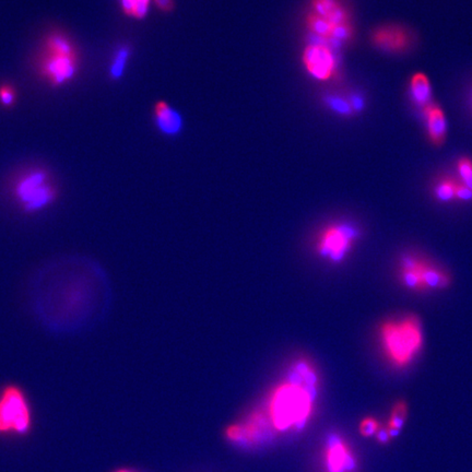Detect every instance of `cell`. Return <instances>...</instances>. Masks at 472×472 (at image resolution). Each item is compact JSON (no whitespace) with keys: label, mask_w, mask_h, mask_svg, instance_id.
Segmentation results:
<instances>
[{"label":"cell","mask_w":472,"mask_h":472,"mask_svg":"<svg viewBox=\"0 0 472 472\" xmlns=\"http://www.w3.org/2000/svg\"><path fill=\"white\" fill-rule=\"evenodd\" d=\"M319 387V375L313 364L299 360L287 376L272 390L268 417L277 431L299 430L313 414Z\"/></svg>","instance_id":"cell-1"},{"label":"cell","mask_w":472,"mask_h":472,"mask_svg":"<svg viewBox=\"0 0 472 472\" xmlns=\"http://www.w3.org/2000/svg\"><path fill=\"white\" fill-rule=\"evenodd\" d=\"M37 74L52 87L68 85L80 69V54L69 35L61 31L48 33L36 56Z\"/></svg>","instance_id":"cell-2"},{"label":"cell","mask_w":472,"mask_h":472,"mask_svg":"<svg viewBox=\"0 0 472 472\" xmlns=\"http://www.w3.org/2000/svg\"><path fill=\"white\" fill-rule=\"evenodd\" d=\"M380 339L386 356L394 365H409L423 343L420 319L410 315L401 321H386L380 327Z\"/></svg>","instance_id":"cell-3"},{"label":"cell","mask_w":472,"mask_h":472,"mask_svg":"<svg viewBox=\"0 0 472 472\" xmlns=\"http://www.w3.org/2000/svg\"><path fill=\"white\" fill-rule=\"evenodd\" d=\"M12 195L27 211L43 209L56 200L57 189L51 174L44 167L21 171L12 182Z\"/></svg>","instance_id":"cell-4"},{"label":"cell","mask_w":472,"mask_h":472,"mask_svg":"<svg viewBox=\"0 0 472 472\" xmlns=\"http://www.w3.org/2000/svg\"><path fill=\"white\" fill-rule=\"evenodd\" d=\"M360 237V231L345 223L332 224L324 228L316 241V250L321 256L334 263L345 259L354 242Z\"/></svg>","instance_id":"cell-5"},{"label":"cell","mask_w":472,"mask_h":472,"mask_svg":"<svg viewBox=\"0 0 472 472\" xmlns=\"http://www.w3.org/2000/svg\"><path fill=\"white\" fill-rule=\"evenodd\" d=\"M31 423L29 407L21 390L6 388L0 397V432H28Z\"/></svg>","instance_id":"cell-6"},{"label":"cell","mask_w":472,"mask_h":472,"mask_svg":"<svg viewBox=\"0 0 472 472\" xmlns=\"http://www.w3.org/2000/svg\"><path fill=\"white\" fill-rule=\"evenodd\" d=\"M273 430L269 417L261 412H255L246 421L230 425L226 430V436L236 445H259L270 440Z\"/></svg>","instance_id":"cell-7"},{"label":"cell","mask_w":472,"mask_h":472,"mask_svg":"<svg viewBox=\"0 0 472 472\" xmlns=\"http://www.w3.org/2000/svg\"><path fill=\"white\" fill-rule=\"evenodd\" d=\"M303 61L308 74L319 81H326L334 77V72L337 70L338 61L334 51L327 44H308L304 52Z\"/></svg>","instance_id":"cell-8"},{"label":"cell","mask_w":472,"mask_h":472,"mask_svg":"<svg viewBox=\"0 0 472 472\" xmlns=\"http://www.w3.org/2000/svg\"><path fill=\"white\" fill-rule=\"evenodd\" d=\"M371 42L385 53H406L412 45L411 33L398 24H385L372 32Z\"/></svg>","instance_id":"cell-9"},{"label":"cell","mask_w":472,"mask_h":472,"mask_svg":"<svg viewBox=\"0 0 472 472\" xmlns=\"http://www.w3.org/2000/svg\"><path fill=\"white\" fill-rule=\"evenodd\" d=\"M327 472H351L356 468V457L350 446L337 434L329 436L325 449Z\"/></svg>","instance_id":"cell-10"},{"label":"cell","mask_w":472,"mask_h":472,"mask_svg":"<svg viewBox=\"0 0 472 472\" xmlns=\"http://www.w3.org/2000/svg\"><path fill=\"white\" fill-rule=\"evenodd\" d=\"M427 122V136L434 146L440 147L445 142L447 122L443 109L438 104L432 103L423 109Z\"/></svg>","instance_id":"cell-11"},{"label":"cell","mask_w":472,"mask_h":472,"mask_svg":"<svg viewBox=\"0 0 472 472\" xmlns=\"http://www.w3.org/2000/svg\"><path fill=\"white\" fill-rule=\"evenodd\" d=\"M155 122L160 131L167 136H175L183 128L181 114L169 104L161 102L155 107Z\"/></svg>","instance_id":"cell-12"},{"label":"cell","mask_w":472,"mask_h":472,"mask_svg":"<svg viewBox=\"0 0 472 472\" xmlns=\"http://www.w3.org/2000/svg\"><path fill=\"white\" fill-rule=\"evenodd\" d=\"M313 14L328 20L332 25L349 23L350 16L339 0H313Z\"/></svg>","instance_id":"cell-13"},{"label":"cell","mask_w":472,"mask_h":472,"mask_svg":"<svg viewBox=\"0 0 472 472\" xmlns=\"http://www.w3.org/2000/svg\"><path fill=\"white\" fill-rule=\"evenodd\" d=\"M410 96L412 102L422 109L432 104V87L430 80L422 72H418L412 76L410 80Z\"/></svg>","instance_id":"cell-14"},{"label":"cell","mask_w":472,"mask_h":472,"mask_svg":"<svg viewBox=\"0 0 472 472\" xmlns=\"http://www.w3.org/2000/svg\"><path fill=\"white\" fill-rule=\"evenodd\" d=\"M420 275H421L422 283L425 290L445 289L451 284V278L449 275L436 268L434 266L429 265L423 261L420 267Z\"/></svg>","instance_id":"cell-15"},{"label":"cell","mask_w":472,"mask_h":472,"mask_svg":"<svg viewBox=\"0 0 472 472\" xmlns=\"http://www.w3.org/2000/svg\"><path fill=\"white\" fill-rule=\"evenodd\" d=\"M407 417H408V406L405 401H398L393 407V410L390 412L389 420H388L387 425H386V430L390 438H394L398 436L403 425L406 423Z\"/></svg>","instance_id":"cell-16"},{"label":"cell","mask_w":472,"mask_h":472,"mask_svg":"<svg viewBox=\"0 0 472 472\" xmlns=\"http://www.w3.org/2000/svg\"><path fill=\"white\" fill-rule=\"evenodd\" d=\"M458 181L449 176H444L436 182L433 194L440 202H451L456 200V187Z\"/></svg>","instance_id":"cell-17"},{"label":"cell","mask_w":472,"mask_h":472,"mask_svg":"<svg viewBox=\"0 0 472 472\" xmlns=\"http://www.w3.org/2000/svg\"><path fill=\"white\" fill-rule=\"evenodd\" d=\"M308 24L312 34L327 39V40L332 35V29H334V25L328 20L315 14H310L308 16Z\"/></svg>","instance_id":"cell-18"},{"label":"cell","mask_w":472,"mask_h":472,"mask_svg":"<svg viewBox=\"0 0 472 472\" xmlns=\"http://www.w3.org/2000/svg\"><path fill=\"white\" fill-rule=\"evenodd\" d=\"M122 8L128 16L142 19L148 14L150 0H120Z\"/></svg>","instance_id":"cell-19"},{"label":"cell","mask_w":472,"mask_h":472,"mask_svg":"<svg viewBox=\"0 0 472 472\" xmlns=\"http://www.w3.org/2000/svg\"><path fill=\"white\" fill-rule=\"evenodd\" d=\"M129 55V48L126 46H122L116 52L114 58L111 61V68H109V74L113 79H120L124 74Z\"/></svg>","instance_id":"cell-20"},{"label":"cell","mask_w":472,"mask_h":472,"mask_svg":"<svg viewBox=\"0 0 472 472\" xmlns=\"http://www.w3.org/2000/svg\"><path fill=\"white\" fill-rule=\"evenodd\" d=\"M325 103L334 113L343 115V116H350L354 113L352 107H351L350 101H349V98L332 94V96H327L325 98Z\"/></svg>","instance_id":"cell-21"},{"label":"cell","mask_w":472,"mask_h":472,"mask_svg":"<svg viewBox=\"0 0 472 472\" xmlns=\"http://www.w3.org/2000/svg\"><path fill=\"white\" fill-rule=\"evenodd\" d=\"M352 37L353 28L350 22H349V23L334 25V29H332V35H330L328 40L334 41V42L339 43L340 45L343 46V44L349 42Z\"/></svg>","instance_id":"cell-22"},{"label":"cell","mask_w":472,"mask_h":472,"mask_svg":"<svg viewBox=\"0 0 472 472\" xmlns=\"http://www.w3.org/2000/svg\"><path fill=\"white\" fill-rule=\"evenodd\" d=\"M457 170L462 178V183L472 191V160L462 158L457 162Z\"/></svg>","instance_id":"cell-23"},{"label":"cell","mask_w":472,"mask_h":472,"mask_svg":"<svg viewBox=\"0 0 472 472\" xmlns=\"http://www.w3.org/2000/svg\"><path fill=\"white\" fill-rule=\"evenodd\" d=\"M380 427H380V423H378L376 419L367 417L362 420L358 429H360L361 436H364V438H375Z\"/></svg>","instance_id":"cell-24"},{"label":"cell","mask_w":472,"mask_h":472,"mask_svg":"<svg viewBox=\"0 0 472 472\" xmlns=\"http://www.w3.org/2000/svg\"><path fill=\"white\" fill-rule=\"evenodd\" d=\"M16 90L10 85H0V104L3 107H9L14 105L16 102Z\"/></svg>","instance_id":"cell-25"},{"label":"cell","mask_w":472,"mask_h":472,"mask_svg":"<svg viewBox=\"0 0 472 472\" xmlns=\"http://www.w3.org/2000/svg\"><path fill=\"white\" fill-rule=\"evenodd\" d=\"M456 200L460 202H472V191L468 189L467 186L464 185L462 182L457 183L456 187Z\"/></svg>","instance_id":"cell-26"},{"label":"cell","mask_w":472,"mask_h":472,"mask_svg":"<svg viewBox=\"0 0 472 472\" xmlns=\"http://www.w3.org/2000/svg\"><path fill=\"white\" fill-rule=\"evenodd\" d=\"M158 7L162 10H171L173 8L172 0H154Z\"/></svg>","instance_id":"cell-27"},{"label":"cell","mask_w":472,"mask_h":472,"mask_svg":"<svg viewBox=\"0 0 472 472\" xmlns=\"http://www.w3.org/2000/svg\"><path fill=\"white\" fill-rule=\"evenodd\" d=\"M468 104H469L470 109L472 111V88L470 89L469 96H468Z\"/></svg>","instance_id":"cell-28"},{"label":"cell","mask_w":472,"mask_h":472,"mask_svg":"<svg viewBox=\"0 0 472 472\" xmlns=\"http://www.w3.org/2000/svg\"><path fill=\"white\" fill-rule=\"evenodd\" d=\"M117 472H135V471H131V470H128V469H122V470H118Z\"/></svg>","instance_id":"cell-29"}]
</instances>
